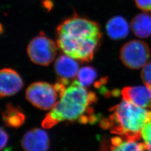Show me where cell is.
I'll return each instance as SVG.
<instances>
[{
  "instance_id": "6da1fadb",
  "label": "cell",
  "mask_w": 151,
  "mask_h": 151,
  "mask_svg": "<svg viewBox=\"0 0 151 151\" xmlns=\"http://www.w3.org/2000/svg\"><path fill=\"white\" fill-rule=\"evenodd\" d=\"M57 44L66 55L90 62L101 42L102 33L96 22L78 16L68 19L57 29Z\"/></svg>"
},
{
  "instance_id": "7a4b0ae2",
  "label": "cell",
  "mask_w": 151,
  "mask_h": 151,
  "mask_svg": "<svg viewBox=\"0 0 151 151\" xmlns=\"http://www.w3.org/2000/svg\"><path fill=\"white\" fill-rule=\"evenodd\" d=\"M60 100L45 117L42 127L49 129L60 122L79 120L82 122H94L92 105L97 101L95 93L88 91L77 80L67 87Z\"/></svg>"
},
{
  "instance_id": "3957f363",
  "label": "cell",
  "mask_w": 151,
  "mask_h": 151,
  "mask_svg": "<svg viewBox=\"0 0 151 151\" xmlns=\"http://www.w3.org/2000/svg\"><path fill=\"white\" fill-rule=\"evenodd\" d=\"M110 114L100 122L101 127L125 139L140 140L144 125L151 120V111L123 100L110 109Z\"/></svg>"
},
{
  "instance_id": "277c9868",
  "label": "cell",
  "mask_w": 151,
  "mask_h": 151,
  "mask_svg": "<svg viewBox=\"0 0 151 151\" xmlns=\"http://www.w3.org/2000/svg\"><path fill=\"white\" fill-rule=\"evenodd\" d=\"M25 96L34 106L44 110H51L60 97L54 85L46 82H37L31 84L27 89Z\"/></svg>"
},
{
  "instance_id": "5b68a950",
  "label": "cell",
  "mask_w": 151,
  "mask_h": 151,
  "mask_svg": "<svg viewBox=\"0 0 151 151\" xmlns=\"http://www.w3.org/2000/svg\"><path fill=\"white\" fill-rule=\"evenodd\" d=\"M151 50L146 42L132 40L126 43L120 50V57L122 63L130 69L143 68L148 62Z\"/></svg>"
},
{
  "instance_id": "8992f818",
  "label": "cell",
  "mask_w": 151,
  "mask_h": 151,
  "mask_svg": "<svg viewBox=\"0 0 151 151\" xmlns=\"http://www.w3.org/2000/svg\"><path fill=\"white\" fill-rule=\"evenodd\" d=\"M57 44L51 39L40 35L30 42L27 53L30 60L36 65H48L55 59L57 52Z\"/></svg>"
},
{
  "instance_id": "52a82bcc",
  "label": "cell",
  "mask_w": 151,
  "mask_h": 151,
  "mask_svg": "<svg viewBox=\"0 0 151 151\" xmlns=\"http://www.w3.org/2000/svg\"><path fill=\"white\" fill-rule=\"evenodd\" d=\"M23 87L21 76L11 68H4L0 72L1 97L11 96L17 93Z\"/></svg>"
},
{
  "instance_id": "ba28073f",
  "label": "cell",
  "mask_w": 151,
  "mask_h": 151,
  "mask_svg": "<svg viewBox=\"0 0 151 151\" xmlns=\"http://www.w3.org/2000/svg\"><path fill=\"white\" fill-rule=\"evenodd\" d=\"M123 100L136 106L151 109V88L147 86L125 87L121 91Z\"/></svg>"
},
{
  "instance_id": "9c48e42d",
  "label": "cell",
  "mask_w": 151,
  "mask_h": 151,
  "mask_svg": "<svg viewBox=\"0 0 151 151\" xmlns=\"http://www.w3.org/2000/svg\"><path fill=\"white\" fill-rule=\"evenodd\" d=\"M22 146L25 151H47L49 147L48 134L42 129H32L24 135Z\"/></svg>"
},
{
  "instance_id": "30bf717a",
  "label": "cell",
  "mask_w": 151,
  "mask_h": 151,
  "mask_svg": "<svg viewBox=\"0 0 151 151\" xmlns=\"http://www.w3.org/2000/svg\"><path fill=\"white\" fill-rule=\"evenodd\" d=\"M78 64L75 59L63 54L57 59L54 63V70L60 78L70 80L77 75L79 70Z\"/></svg>"
},
{
  "instance_id": "8fae6325",
  "label": "cell",
  "mask_w": 151,
  "mask_h": 151,
  "mask_svg": "<svg viewBox=\"0 0 151 151\" xmlns=\"http://www.w3.org/2000/svg\"><path fill=\"white\" fill-rule=\"evenodd\" d=\"M106 30L108 36L111 39L120 40L128 36L129 26L127 21L122 16H115L108 21Z\"/></svg>"
},
{
  "instance_id": "7c38bea8",
  "label": "cell",
  "mask_w": 151,
  "mask_h": 151,
  "mask_svg": "<svg viewBox=\"0 0 151 151\" xmlns=\"http://www.w3.org/2000/svg\"><path fill=\"white\" fill-rule=\"evenodd\" d=\"M130 27L137 37L149 38L151 36V14L147 12L138 14L132 19Z\"/></svg>"
},
{
  "instance_id": "4fadbf2b",
  "label": "cell",
  "mask_w": 151,
  "mask_h": 151,
  "mask_svg": "<svg viewBox=\"0 0 151 151\" xmlns=\"http://www.w3.org/2000/svg\"><path fill=\"white\" fill-rule=\"evenodd\" d=\"M110 151H147L143 142L139 140L114 137L111 142Z\"/></svg>"
},
{
  "instance_id": "5bb4252c",
  "label": "cell",
  "mask_w": 151,
  "mask_h": 151,
  "mask_svg": "<svg viewBox=\"0 0 151 151\" xmlns=\"http://www.w3.org/2000/svg\"><path fill=\"white\" fill-rule=\"evenodd\" d=\"M3 119L7 125L12 127H19L24 122L25 116L18 109L10 104L6 107L3 113Z\"/></svg>"
},
{
  "instance_id": "9a60e30c",
  "label": "cell",
  "mask_w": 151,
  "mask_h": 151,
  "mask_svg": "<svg viewBox=\"0 0 151 151\" xmlns=\"http://www.w3.org/2000/svg\"><path fill=\"white\" fill-rule=\"evenodd\" d=\"M97 76V72L94 68L85 66L79 70L77 77L81 85L86 87L91 85L96 79Z\"/></svg>"
},
{
  "instance_id": "2e32d148",
  "label": "cell",
  "mask_w": 151,
  "mask_h": 151,
  "mask_svg": "<svg viewBox=\"0 0 151 151\" xmlns=\"http://www.w3.org/2000/svg\"><path fill=\"white\" fill-rule=\"evenodd\" d=\"M141 139L147 151H151V120L146 123L141 131Z\"/></svg>"
},
{
  "instance_id": "e0dca14e",
  "label": "cell",
  "mask_w": 151,
  "mask_h": 151,
  "mask_svg": "<svg viewBox=\"0 0 151 151\" xmlns=\"http://www.w3.org/2000/svg\"><path fill=\"white\" fill-rule=\"evenodd\" d=\"M140 76L145 85L151 88V60L142 68Z\"/></svg>"
},
{
  "instance_id": "ac0fdd59",
  "label": "cell",
  "mask_w": 151,
  "mask_h": 151,
  "mask_svg": "<svg viewBox=\"0 0 151 151\" xmlns=\"http://www.w3.org/2000/svg\"><path fill=\"white\" fill-rule=\"evenodd\" d=\"M138 9L145 12L151 11V0H134Z\"/></svg>"
},
{
  "instance_id": "d6986e66",
  "label": "cell",
  "mask_w": 151,
  "mask_h": 151,
  "mask_svg": "<svg viewBox=\"0 0 151 151\" xmlns=\"http://www.w3.org/2000/svg\"><path fill=\"white\" fill-rule=\"evenodd\" d=\"M9 135L3 128L1 129V150H2L7 144Z\"/></svg>"
}]
</instances>
